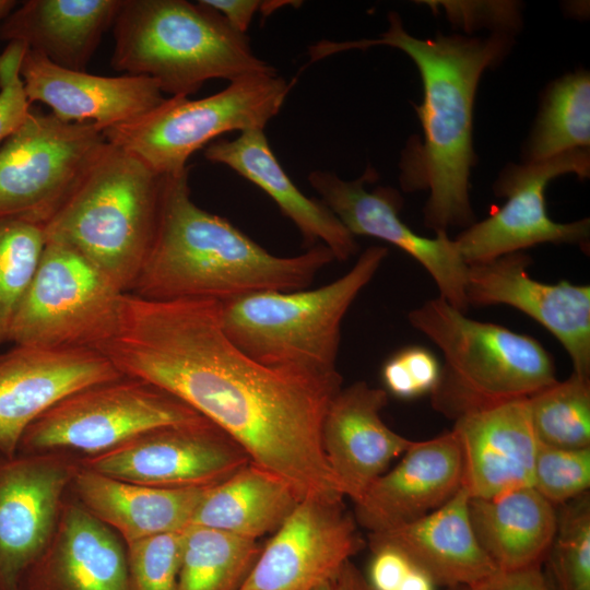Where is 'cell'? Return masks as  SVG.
<instances>
[{"label":"cell","mask_w":590,"mask_h":590,"mask_svg":"<svg viewBox=\"0 0 590 590\" xmlns=\"http://www.w3.org/2000/svg\"><path fill=\"white\" fill-rule=\"evenodd\" d=\"M222 303L150 300L125 293L111 334L95 346L127 377L148 381L212 422L249 462L302 498H344L322 447V424L341 375L268 367L223 330Z\"/></svg>","instance_id":"obj_1"},{"label":"cell","mask_w":590,"mask_h":590,"mask_svg":"<svg viewBox=\"0 0 590 590\" xmlns=\"http://www.w3.org/2000/svg\"><path fill=\"white\" fill-rule=\"evenodd\" d=\"M377 39H361L362 49L386 45L405 52L423 82V103L416 107L423 142L409 145L400 168L405 191L428 190L425 226L447 233L451 226L472 225L469 177L474 161L473 104L482 73L498 62L510 46L505 33L489 37L461 35L421 39L410 35L398 13Z\"/></svg>","instance_id":"obj_2"},{"label":"cell","mask_w":590,"mask_h":590,"mask_svg":"<svg viewBox=\"0 0 590 590\" xmlns=\"http://www.w3.org/2000/svg\"><path fill=\"white\" fill-rule=\"evenodd\" d=\"M188 175L189 169L165 176L155 234L129 293L160 302L226 303L304 290L334 260L321 244L294 257L270 253L228 220L197 205Z\"/></svg>","instance_id":"obj_3"},{"label":"cell","mask_w":590,"mask_h":590,"mask_svg":"<svg viewBox=\"0 0 590 590\" xmlns=\"http://www.w3.org/2000/svg\"><path fill=\"white\" fill-rule=\"evenodd\" d=\"M113 31L111 67L151 78L172 96L188 97L211 79L276 73L201 0H122Z\"/></svg>","instance_id":"obj_4"},{"label":"cell","mask_w":590,"mask_h":590,"mask_svg":"<svg viewBox=\"0 0 590 590\" xmlns=\"http://www.w3.org/2000/svg\"><path fill=\"white\" fill-rule=\"evenodd\" d=\"M164 178L107 142L44 225L47 240L74 249L119 291L129 293L155 234Z\"/></svg>","instance_id":"obj_5"},{"label":"cell","mask_w":590,"mask_h":590,"mask_svg":"<svg viewBox=\"0 0 590 590\" xmlns=\"http://www.w3.org/2000/svg\"><path fill=\"white\" fill-rule=\"evenodd\" d=\"M409 321L442 353L430 400L447 418L527 399L557 380L553 358L539 341L468 318L440 296L410 311Z\"/></svg>","instance_id":"obj_6"},{"label":"cell","mask_w":590,"mask_h":590,"mask_svg":"<svg viewBox=\"0 0 590 590\" xmlns=\"http://www.w3.org/2000/svg\"><path fill=\"white\" fill-rule=\"evenodd\" d=\"M387 255V248L371 246L349 272L318 288L259 292L222 303L223 330L268 367L315 377L340 375L335 364L342 320Z\"/></svg>","instance_id":"obj_7"},{"label":"cell","mask_w":590,"mask_h":590,"mask_svg":"<svg viewBox=\"0 0 590 590\" xmlns=\"http://www.w3.org/2000/svg\"><path fill=\"white\" fill-rule=\"evenodd\" d=\"M292 86L276 73L248 75L199 99L170 96L149 111L103 130L106 141L167 176L188 169L198 150L229 131L263 130Z\"/></svg>","instance_id":"obj_8"},{"label":"cell","mask_w":590,"mask_h":590,"mask_svg":"<svg viewBox=\"0 0 590 590\" xmlns=\"http://www.w3.org/2000/svg\"><path fill=\"white\" fill-rule=\"evenodd\" d=\"M203 420L163 389L122 376L80 389L56 403L25 429L17 452L88 457L155 428Z\"/></svg>","instance_id":"obj_9"},{"label":"cell","mask_w":590,"mask_h":590,"mask_svg":"<svg viewBox=\"0 0 590 590\" xmlns=\"http://www.w3.org/2000/svg\"><path fill=\"white\" fill-rule=\"evenodd\" d=\"M123 294L81 253L47 240L13 319L10 342L95 349L111 334Z\"/></svg>","instance_id":"obj_10"},{"label":"cell","mask_w":590,"mask_h":590,"mask_svg":"<svg viewBox=\"0 0 590 590\" xmlns=\"http://www.w3.org/2000/svg\"><path fill=\"white\" fill-rule=\"evenodd\" d=\"M106 145L93 122H64L31 110L0 145V216L44 226Z\"/></svg>","instance_id":"obj_11"},{"label":"cell","mask_w":590,"mask_h":590,"mask_svg":"<svg viewBox=\"0 0 590 590\" xmlns=\"http://www.w3.org/2000/svg\"><path fill=\"white\" fill-rule=\"evenodd\" d=\"M589 149L566 152L547 160L508 165L497 179L494 191L507 202L480 223H473L456 239L467 264L522 251L544 244H579L589 239V219L557 223L546 211L547 184L565 174L589 177Z\"/></svg>","instance_id":"obj_12"},{"label":"cell","mask_w":590,"mask_h":590,"mask_svg":"<svg viewBox=\"0 0 590 590\" xmlns=\"http://www.w3.org/2000/svg\"><path fill=\"white\" fill-rule=\"evenodd\" d=\"M248 462L241 447L206 418L155 428L102 453L80 457L83 468L163 488L211 487Z\"/></svg>","instance_id":"obj_13"},{"label":"cell","mask_w":590,"mask_h":590,"mask_svg":"<svg viewBox=\"0 0 590 590\" xmlns=\"http://www.w3.org/2000/svg\"><path fill=\"white\" fill-rule=\"evenodd\" d=\"M376 178V170L368 167L353 180H343L331 172L312 170L308 181L354 237L370 236L397 246L429 273L440 297L467 311L469 266L455 239L447 233H436L434 238H428L413 232L399 216L402 199L396 189L366 188Z\"/></svg>","instance_id":"obj_14"},{"label":"cell","mask_w":590,"mask_h":590,"mask_svg":"<svg viewBox=\"0 0 590 590\" xmlns=\"http://www.w3.org/2000/svg\"><path fill=\"white\" fill-rule=\"evenodd\" d=\"M79 468L67 452L0 450V590H17L46 546Z\"/></svg>","instance_id":"obj_15"},{"label":"cell","mask_w":590,"mask_h":590,"mask_svg":"<svg viewBox=\"0 0 590 590\" xmlns=\"http://www.w3.org/2000/svg\"><path fill=\"white\" fill-rule=\"evenodd\" d=\"M364 542L343 498H303L261 548L239 590H316Z\"/></svg>","instance_id":"obj_16"},{"label":"cell","mask_w":590,"mask_h":590,"mask_svg":"<svg viewBox=\"0 0 590 590\" xmlns=\"http://www.w3.org/2000/svg\"><path fill=\"white\" fill-rule=\"evenodd\" d=\"M522 251L469 264V305H508L548 330L568 353L574 373L590 378V286L532 279Z\"/></svg>","instance_id":"obj_17"},{"label":"cell","mask_w":590,"mask_h":590,"mask_svg":"<svg viewBox=\"0 0 590 590\" xmlns=\"http://www.w3.org/2000/svg\"><path fill=\"white\" fill-rule=\"evenodd\" d=\"M122 376L95 349L15 345L0 354V450L15 455L25 429L66 397Z\"/></svg>","instance_id":"obj_18"},{"label":"cell","mask_w":590,"mask_h":590,"mask_svg":"<svg viewBox=\"0 0 590 590\" xmlns=\"http://www.w3.org/2000/svg\"><path fill=\"white\" fill-rule=\"evenodd\" d=\"M462 486V453L452 430L413 441L354 503L355 520L369 533L394 529L441 507Z\"/></svg>","instance_id":"obj_19"},{"label":"cell","mask_w":590,"mask_h":590,"mask_svg":"<svg viewBox=\"0 0 590 590\" xmlns=\"http://www.w3.org/2000/svg\"><path fill=\"white\" fill-rule=\"evenodd\" d=\"M17 590H132L126 545L68 495L51 536L22 574Z\"/></svg>","instance_id":"obj_20"},{"label":"cell","mask_w":590,"mask_h":590,"mask_svg":"<svg viewBox=\"0 0 590 590\" xmlns=\"http://www.w3.org/2000/svg\"><path fill=\"white\" fill-rule=\"evenodd\" d=\"M20 75L28 102L46 104L64 122H93L102 131L160 105L165 97L148 76H104L61 68L27 49Z\"/></svg>","instance_id":"obj_21"},{"label":"cell","mask_w":590,"mask_h":590,"mask_svg":"<svg viewBox=\"0 0 590 590\" xmlns=\"http://www.w3.org/2000/svg\"><path fill=\"white\" fill-rule=\"evenodd\" d=\"M387 403L385 389L356 381L341 388L327 410L322 424L323 451L345 497L353 503L414 441L382 421L380 412Z\"/></svg>","instance_id":"obj_22"},{"label":"cell","mask_w":590,"mask_h":590,"mask_svg":"<svg viewBox=\"0 0 590 590\" xmlns=\"http://www.w3.org/2000/svg\"><path fill=\"white\" fill-rule=\"evenodd\" d=\"M451 430L461 448L463 486L470 497L489 498L532 486L540 441L528 398L465 414Z\"/></svg>","instance_id":"obj_23"},{"label":"cell","mask_w":590,"mask_h":590,"mask_svg":"<svg viewBox=\"0 0 590 590\" xmlns=\"http://www.w3.org/2000/svg\"><path fill=\"white\" fill-rule=\"evenodd\" d=\"M462 486L446 504L404 526L368 534L371 551L391 547L427 573L436 585L472 587L498 569L480 545Z\"/></svg>","instance_id":"obj_24"},{"label":"cell","mask_w":590,"mask_h":590,"mask_svg":"<svg viewBox=\"0 0 590 590\" xmlns=\"http://www.w3.org/2000/svg\"><path fill=\"white\" fill-rule=\"evenodd\" d=\"M204 157L222 164L263 190L299 231L304 245L326 246L334 259L345 261L357 252L355 237L321 201L306 197L285 173L261 129L247 130L233 140H214Z\"/></svg>","instance_id":"obj_25"},{"label":"cell","mask_w":590,"mask_h":590,"mask_svg":"<svg viewBox=\"0 0 590 590\" xmlns=\"http://www.w3.org/2000/svg\"><path fill=\"white\" fill-rule=\"evenodd\" d=\"M206 488H163L114 479L80 468L70 493L125 544L186 529Z\"/></svg>","instance_id":"obj_26"},{"label":"cell","mask_w":590,"mask_h":590,"mask_svg":"<svg viewBox=\"0 0 590 590\" xmlns=\"http://www.w3.org/2000/svg\"><path fill=\"white\" fill-rule=\"evenodd\" d=\"M122 0H27L0 24V39L23 43L50 62L85 68Z\"/></svg>","instance_id":"obj_27"},{"label":"cell","mask_w":590,"mask_h":590,"mask_svg":"<svg viewBox=\"0 0 590 590\" xmlns=\"http://www.w3.org/2000/svg\"><path fill=\"white\" fill-rule=\"evenodd\" d=\"M469 516L480 545L502 571L542 565L557 523L555 506L533 486L470 497Z\"/></svg>","instance_id":"obj_28"},{"label":"cell","mask_w":590,"mask_h":590,"mask_svg":"<svg viewBox=\"0 0 590 590\" xmlns=\"http://www.w3.org/2000/svg\"><path fill=\"white\" fill-rule=\"evenodd\" d=\"M302 499L284 480L248 462L205 491L190 524L258 540L275 532Z\"/></svg>","instance_id":"obj_29"},{"label":"cell","mask_w":590,"mask_h":590,"mask_svg":"<svg viewBox=\"0 0 590 590\" xmlns=\"http://www.w3.org/2000/svg\"><path fill=\"white\" fill-rule=\"evenodd\" d=\"M260 551L257 540L189 524L184 530L177 590H239Z\"/></svg>","instance_id":"obj_30"},{"label":"cell","mask_w":590,"mask_h":590,"mask_svg":"<svg viewBox=\"0 0 590 590\" xmlns=\"http://www.w3.org/2000/svg\"><path fill=\"white\" fill-rule=\"evenodd\" d=\"M589 143L590 75L578 71L550 86L527 145V162L589 149Z\"/></svg>","instance_id":"obj_31"},{"label":"cell","mask_w":590,"mask_h":590,"mask_svg":"<svg viewBox=\"0 0 590 590\" xmlns=\"http://www.w3.org/2000/svg\"><path fill=\"white\" fill-rule=\"evenodd\" d=\"M533 429L541 444L590 448V378L575 373L528 398Z\"/></svg>","instance_id":"obj_32"},{"label":"cell","mask_w":590,"mask_h":590,"mask_svg":"<svg viewBox=\"0 0 590 590\" xmlns=\"http://www.w3.org/2000/svg\"><path fill=\"white\" fill-rule=\"evenodd\" d=\"M46 243L44 226L0 216V344L10 341L13 319Z\"/></svg>","instance_id":"obj_33"},{"label":"cell","mask_w":590,"mask_h":590,"mask_svg":"<svg viewBox=\"0 0 590 590\" xmlns=\"http://www.w3.org/2000/svg\"><path fill=\"white\" fill-rule=\"evenodd\" d=\"M555 590H590V494L560 505L546 555Z\"/></svg>","instance_id":"obj_34"},{"label":"cell","mask_w":590,"mask_h":590,"mask_svg":"<svg viewBox=\"0 0 590 590\" xmlns=\"http://www.w3.org/2000/svg\"><path fill=\"white\" fill-rule=\"evenodd\" d=\"M532 486L555 507L589 492L590 448L567 449L539 442Z\"/></svg>","instance_id":"obj_35"},{"label":"cell","mask_w":590,"mask_h":590,"mask_svg":"<svg viewBox=\"0 0 590 590\" xmlns=\"http://www.w3.org/2000/svg\"><path fill=\"white\" fill-rule=\"evenodd\" d=\"M184 530L125 544L132 590H177Z\"/></svg>","instance_id":"obj_36"},{"label":"cell","mask_w":590,"mask_h":590,"mask_svg":"<svg viewBox=\"0 0 590 590\" xmlns=\"http://www.w3.org/2000/svg\"><path fill=\"white\" fill-rule=\"evenodd\" d=\"M440 374L436 356L422 346H408L394 353L381 369L386 391L400 399L432 393Z\"/></svg>","instance_id":"obj_37"},{"label":"cell","mask_w":590,"mask_h":590,"mask_svg":"<svg viewBox=\"0 0 590 590\" xmlns=\"http://www.w3.org/2000/svg\"><path fill=\"white\" fill-rule=\"evenodd\" d=\"M27 47L11 42L0 55V145L16 131L31 111L20 67Z\"/></svg>","instance_id":"obj_38"},{"label":"cell","mask_w":590,"mask_h":590,"mask_svg":"<svg viewBox=\"0 0 590 590\" xmlns=\"http://www.w3.org/2000/svg\"><path fill=\"white\" fill-rule=\"evenodd\" d=\"M441 5L462 25L494 24L509 28L518 23V10L512 2H444Z\"/></svg>","instance_id":"obj_39"},{"label":"cell","mask_w":590,"mask_h":590,"mask_svg":"<svg viewBox=\"0 0 590 590\" xmlns=\"http://www.w3.org/2000/svg\"><path fill=\"white\" fill-rule=\"evenodd\" d=\"M367 580L373 590H398L413 564L401 552L391 547L371 551Z\"/></svg>","instance_id":"obj_40"},{"label":"cell","mask_w":590,"mask_h":590,"mask_svg":"<svg viewBox=\"0 0 590 590\" xmlns=\"http://www.w3.org/2000/svg\"><path fill=\"white\" fill-rule=\"evenodd\" d=\"M541 566L512 571L497 570L470 588L472 590H551Z\"/></svg>","instance_id":"obj_41"},{"label":"cell","mask_w":590,"mask_h":590,"mask_svg":"<svg viewBox=\"0 0 590 590\" xmlns=\"http://www.w3.org/2000/svg\"><path fill=\"white\" fill-rule=\"evenodd\" d=\"M217 11L237 32L246 34L256 12L260 10L259 0H201Z\"/></svg>","instance_id":"obj_42"},{"label":"cell","mask_w":590,"mask_h":590,"mask_svg":"<svg viewBox=\"0 0 590 590\" xmlns=\"http://www.w3.org/2000/svg\"><path fill=\"white\" fill-rule=\"evenodd\" d=\"M316 590H373L366 576L351 562Z\"/></svg>","instance_id":"obj_43"},{"label":"cell","mask_w":590,"mask_h":590,"mask_svg":"<svg viewBox=\"0 0 590 590\" xmlns=\"http://www.w3.org/2000/svg\"><path fill=\"white\" fill-rule=\"evenodd\" d=\"M435 585L427 573L413 565L398 590H435Z\"/></svg>","instance_id":"obj_44"},{"label":"cell","mask_w":590,"mask_h":590,"mask_svg":"<svg viewBox=\"0 0 590 590\" xmlns=\"http://www.w3.org/2000/svg\"><path fill=\"white\" fill-rule=\"evenodd\" d=\"M16 1L0 0V24L15 10Z\"/></svg>","instance_id":"obj_45"},{"label":"cell","mask_w":590,"mask_h":590,"mask_svg":"<svg viewBox=\"0 0 590 590\" xmlns=\"http://www.w3.org/2000/svg\"><path fill=\"white\" fill-rule=\"evenodd\" d=\"M446 590H472L470 587H465V586H456V587H451V588H446Z\"/></svg>","instance_id":"obj_46"}]
</instances>
